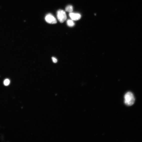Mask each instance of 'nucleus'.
<instances>
[{
  "label": "nucleus",
  "mask_w": 142,
  "mask_h": 142,
  "mask_svg": "<svg viewBox=\"0 0 142 142\" xmlns=\"http://www.w3.org/2000/svg\"><path fill=\"white\" fill-rule=\"evenodd\" d=\"M125 104L127 105L131 106L134 103L135 98L134 96L131 92H127L124 97Z\"/></svg>",
  "instance_id": "f257e3e1"
},
{
  "label": "nucleus",
  "mask_w": 142,
  "mask_h": 142,
  "mask_svg": "<svg viewBox=\"0 0 142 142\" xmlns=\"http://www.w3.org/2000/svg\"><path fill=\"white\" fill-rule=\"evenodd\" d=\"M57 16L58 20L61 23L64 22L67 18L65 12L62 10H59L57 11Z\"/></svg>",
  "instance_id": "f03ea898"
},
{
  "label": "nucleus",
  "mask_w": 142,
  "mask_h": 142,
  "mask_svg": "<svg viewBox=\"0 0 142 142\" xmlns=\"http://www.w3.org/2000/svg\"><path fill=\"white\" fill-rule=\"evenodd\" d=\"M45 19L46 21L49 23L54 24L57 22L56 18L50 13L47 14L45 17Z\"/></svg>",
  "instance_id": "7ed1b4c3"
},
{
  "label": "nucleus",
  "mask_w": 142,
  "mask_h": 142,
  "mask_svg": "<svg viewBox=\"0 0 142 142\" xmlns=\"http://www.w3.org/2000/svg\"><path fill=\"white\" fill-rule=\"evenodd\" d=\"M69 16L72 20L76 21L79 20L81 17V14L79 13L70 12Z\"/></svg>",
  "instance_id": "20e7f679"
},
{
  "label": "nucleus",
  "mask_w": 142,
  "mask_h": 142,
  "mask_svg": "<svg viewBox=\"0 0 142 142\" xmlns=\"http://www.w3.org/2000/svg\"><path fill=\"white\" fill-rule=\"evenodd\" d=\"M66 11L70 12H71L73 11V6L70 5L67 6L65 9Z\"/></svg>",
  "instance_id": "39448f33"
},
{
  "label": "nucleus",
  "mask_w": 142,
  "mask_h": 142,
  "mask_svg": "<svg viewBox=\"0 0 142 142\" xmlns=\"http://www.w3.org/2000/svg\"><path fill=\"white\" fill-rule=\"evenodd\" d=\"M67 25L70 27H72L75 25V23L73 21L69 19L67 21Z\"/></svg>",
  "instance_id": "423d86ee"
},
{
  "label": "nucleus",
  "mask_w": 142,
  "mask_h": 142,
  "mask_svg": "<svg viewBox=\"0 0 142 142\" xmlns=\"http://www.w3.org/2000/svg\"><path fill=\"white\" fill-rule=\"evenodd\" d=\"M10 83V81L8 79H6L4 82V84L5 85L7 86L9 85Z\"/></svg>",
  "instance_id": "0eeeda50"
},
{
  "label": "nucleus",
  "mask_w": 142,
  "mask_h": 142,
  "mask_svg": "<svg viewBox=\"0 0 142 142\" xmlns=\"http://www.w3.org/2000/svg\"><path fill=\"white\" fill-rule=\"evenodd\" d=\"M52 61L53 62L56 63L57 62V59L56 58L53 57H52Z\"/></svg>",
  "instance_id": "6e6552de"
}]
</instances>
